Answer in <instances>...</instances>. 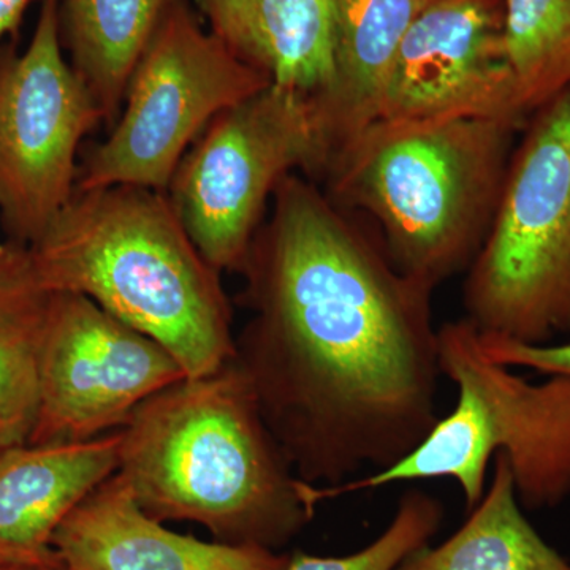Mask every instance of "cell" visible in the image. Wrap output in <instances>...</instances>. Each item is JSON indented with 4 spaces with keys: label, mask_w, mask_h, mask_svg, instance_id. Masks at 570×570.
Listing matches in <instances>:
<instances>
[{
    "label": "cell",
    "mask_w": 570,
    "mask_h": 570,
    "mask_svg": "<svg viewBox=\"0 0 570 570\" xmlns=\"http://www.w3.org/2000/svg\"><path fill=\"white\" fill-rule=\"evenodd\" d=\"M396 570H570L521 510L508 460L494 456L489 491L441 546L422 547Z\"/></svg>",
    "instance_id": "17"
},
{
    "label": "cell",
    "mask_w": 570,
    "mask_h": 570,
    "mask_svg": "<svg viewBox=\"0 0 570 570\" xmlns=\"http://www.w3.org/2000/svg\"><path fill=\"white\" fill-rule=\"evenodd\" d=\"M119 459V431L73 444L0 450V549L36 560L56 557V531L118 472Z\"/></svg>",
    "instance_id": "13"
},
{
    "label": "cell",
    "mask_w": 570,
    "mask_h": 570,
    "mask_svg": "<svg viewBox=\"0 0 570 570\" xmlns=\"http://www.w3.org/2000/svg\"><path fill=\"white\" fill-rule=\"evenodd\" d=\"M266 214L242 269L253 316L235 362L303 482L384 471L439 420L434 288L307 176H285Z\"/></svg>",
    "instance_id": "1"
},
{
    "label": "cell",
    "mask_w": 570,
    "mask_h": 570,
    "mask_svg": "<svg viewBox=\"0 0 570 570\" xmlns=\"http://www.w3.org/2000/svg\"><path fill=\"white\" fill-rule=\"evenodd\" d=\"M62 561L56 560L50 562H41V564H18L10 566L0 570H61Z\"/></svg>",
    "instance_id": "24"
},
{
    "label": "cell",
    "mask_w": 570,
    "mask_h": 570,
    "mask_svg": "<svg viewBox=\"0 0 570 570\" xmlns=\"http://www.w3.org/2000/svg\"><path fill=\"white\" fill-rule=\"evenodd\" d=\"M439 371L459 390L455 407L422 442L384 471L322 487L309 483L314 505L393 483L452 479L468 510L485 494L487 469L508 460L517 497L527 509H551L570 494V376L532 384L491 362L468 318L438 328Z\"/></svg>",
    "instance_id": "5"
},
{
    "label": "cell",
    "mask_w": 570,
    "mask_h": 570,
    "mask_svg": "<svg viewBox=\"0 0 570 570\" xmlns=\"http://www.w3.org/2000/svg\"><path fill=\"white\" fill-rule=\"evenodd\" d=\"M29 2L31 0H0V39L17 32Z\"/></svg>",
    "instance_id": "22"
},
{
    "label": "cell",
    "mask_w": 570,
    "mask_h": 570,
    "mask_svg": "<svg viewBox=\"0 0 570 570\" xmlns=\"http://www.w3.org/2000/svg\"><path fill=\"white\" fill-rule=\"evenodd\" d=\"M479 340L487 358L499 365L531 367L549 376H570V343L524 344L480 332Z\"/></svg>",
    "instance_id": "21"
},
{
    "label": "cell",
    "mask_w": 570,
    "mask_h": 570,
    "mask_svg": "<svg viewBox=\"0 0 570 570\" xmlns=\"http://www.w3.org/2000/svg\"><path fill=\"white\" fill-rule=\"evenodd\" d=\"M236 58L272 85L317 100L335 80L332 0H194Z\"/></svg>",
    "instance_id": "14"
},
{
    "label": "cell",
    "mask_w": 570,
    "mask_h": 570,
    "mask_svg": "<svg viewBox=\"0 0 570 570\" xmlns=\"http://www.w3.org/2000/svg\"><path fill=\"white\" fill-rule=\"evenodd\" d=\"M463 305L482 335H570V88L532 112L515 145Z\"/></svg>",
    "instance_id": "6"
},
{
    "label": "cell",
    "mask_w": 570,
    "mask_h": 570,
    "mask_svg": "<svg viewBox=\"0 0 570 570\" xmlns=\"http://www.w3.org/2000/svg\"><path fill=\"white\" fill-rule=\"evenodd\" d=\"M28 250L45 291L92 299L163 344L186 376H204L234 358L220 273L198 253L167 193L75 190Z\"/></svg>",
    "instance_id": "3"
},
{
    "label": "cell",
    "mask_w": 570,
    "mask_h": 570,
    "mask_svg": "<svg viewBox=\"0 0 570 570\" xmlns=\"http://www.w3.org/2000/svg\"><path fill=\"white\" fill-rule=\"evenodd\" d=\"M504 41L517 99L530 118L570 88V0H504Z\"/></svg>",
    "instance_id": "19"
},
{
    "label": "cell",
    "mask_w": 570,
    "mask_h": 570,
    "mask_svg": "<svg viewBox=\"0 0 570 570\" xmlns=\"http://www.w3.org/2000/svg\"><path fill=\"white\" fill-rule=\"evenodd\" d=\"M269 85L202 26L186 0H175L135 66L111 134L78 168L77 190L137 186L167 193L209 122Z\"/></svg>",
    "instance_id": "8"
},
{
    "label": "cell",
    "mask_w": 570,
    "mask_h": 570,
    "mask_svg": "<svg viewBox=\"0 0 570 570\" xmlns=\"http://www.w3.org/2000/svg\"><path fill=\"white\" fill-rule=\"evenodd\" d=\"M186 377L156 340L78 294H52L40 396L28 444H73L121 430L160 390Z\"/></svg>",
    "instance_id": "10"
},
{
    "label": "cell",
    "mask_w": 570,
    "mask_h": 570,
    "mask_svg": "<svg viewBox=\"0 0 570 570\" xmlns=\"http://www.w3.org/2000/svg\"><path fill=\"white\" fill-rule=\"evenodd\" d=\"M59 560L58 554L52 558H48V560H36V558L22 557V554L11 553V551H7L0 549V569L10 568V566L18 564H41V562H50Z\"/></svg>",
    "instance_id": "23"
},
{
    "label": "cell",
    "mask_w": 570,
    "mask_h": 570,
    "mask_svg": "<svg viewBox=\"0 0 570 570\" xmlns=\"http://www.w3.org/2000/svg\"><path fill=\"white\" fill-rule=\"evenodd\" d=\"M51 549L69 570H285L291 560L167 530L142 512L118 472L63 520Z\"/></svg>",
    "instance_id": "12"
},
{
    "label": "cell",
    "mask_w": 570,
    "mask_h": 570,
    "mask_svg": "<svg viewBox=\"0 0 570 570\" xmlns=\"http://www.w3.org/2000/svg\"><path fill=\"white\" fill-rule=\"evenodd\" d=\"M104 121L66 61L61 0H43L28 50L0 58V217L11 242L31 246L77 190V153Z\"/></svg>",
    "instance_id": "9"
},
{
    "label": "cell",
    "mask_w": 570,
    "mask_h": 570,
    "mask_svg": "<svg viewBox=\"0 0 570 570\" xmlns=\"http://www.w3.org/2000/svg\"><path fill=\"white\" fill-rule=\"evenodd\" d=\"M444 520V505L419 489L407 490L389 527L365 549L347 557H313L296 551L285 570H396L414 551L430 543Z\"/></svg>",
    "instance_id": "20"
},
{
    "label": "cell",
    "mask_w": 570,
    "mask_h": 570,
    "mask_svg": "<svg viewBox=\"0 0 570 570\" xmlns=\"http://www.w3.org/2000/svg\"><path fill=\"white\" fill-rule=\"evenodd\" d=\"M528 118L370 124L326 163L325 193L365 214L403 275L436 288L468 272L489 235Z\"/></svg>",
    "instance_id": "4"
},
{
    "label": "cell",
    "mask_w": 570,
    "mask_h": 570,
    "mask_svg": "<svg viewBox=\"0 0 570 570\" xmlns=\"http://www.w3.org/2000/svg\"><path fill=\"white\" fill-rule=\"evenodd\" d=\"M119 433L118 474L154 520L276 550L316 515L235 358L160 390Z\"/></svg>",
    "instance_id": "2"
},
{
    "label": "cell",
    "mask_w": 570,
    "mask_h": 570,
    "mask_svg": "<svg viewBox=\"0 0 570 570\" xmlns=\"http://www.w3.org/2000/svg\"><path fill=\"white\" fill-rule=\"evenodd\" d=\"M430 2L332 0L335 80L321 99L313 100L325 142V165L341 146L376 121L397 48Z\"/></svg>",
    "instance_id": "15"
},
{
    "label": "cell",
    "mask_w": 570,
    "mask_h": 570,
    "mask_svg": "<svg viewBox=\"0 0 570 570\" xmlns=\"http://www.w3.org/2000/svg\"><path fill=\"white\" fill-rule=\"evenodd\" d=\"M175 0H66L61 21L71 67L111 122L154 31Z\"/></svg>",
    "instance_id": "18"
},
{
    "label": "cell",
    "mask_w": 570,
    "mask_h": 570,
    "mask_svg": "<svg viewBox=\"0 0 570 570\" xmlns=\"http://www.w3.org/2000/svg\"><path fill=\"white\" fill-rule=\"evenodd\" d=\"M52 294L28 246L0 245V450L28 444L40 396V354Z\"/></svg>",
    "instance_id": "16"
},
{
    "label": "cell",
    "mask_w": 570,
    "mask_h": 570,
    "mask_svg": "<svg viewBox=\"0 0 570 570\" xmlns=\"http://www.w3.org/2000/svg\"><path fill=\"white\" fill-rule=\"evenodd\" d=\"M326 159L313 99L269 85L220 112L176 168L167 195L216 272H239L285 176L321 175Z\"/></svg>",
    "instance_id": "7"
},
{
    "label": "cell",
    "mask_w": 570,
    "mask_h": 570,
    "mask_svg": "<svg viewBox=\"0 0 570 570\" xmlns=\"http://www.w3.org/2000/svg\"><path fill=\"white\" fill-rule=\"evenodd\" d=\"M502 115L528 118L505 51L504 0H431L397 48L376 121Z\"/></svg>",
    "instance_id": "11"
}]
</instances>
